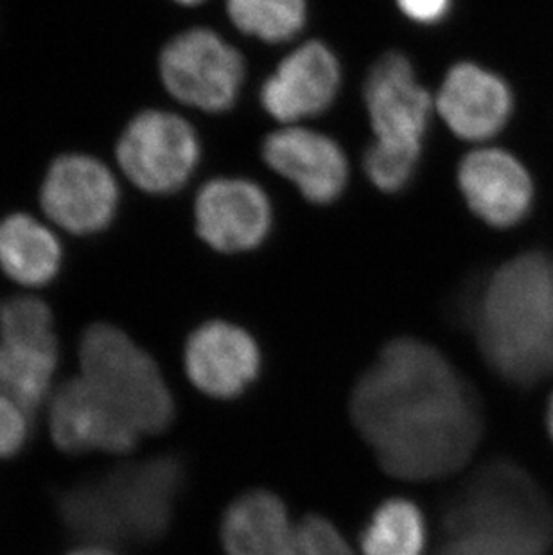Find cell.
<instances>
[{"label":"cell","instance_id":"obj_7","mask_svg":"<svg viewBox=\"0 0 553 555\" xmlns=\"http://www.w3.org/2000/svg\"><path fill=\"white\" fill-rule=\"evenodd\" d=\"M200 157L196 130L171 112H142L117 144V163L126 177L153 194L175 193L188 184Z\"/></svg>","mask_w":553,"mask_h":555},{"label":"cell","instance_id":"obj_30","mask_svg":"<svg viewBox=\"0 0 553 555\" xmlns=\"http://www.w3.org/2000/svg\"><path fill=\"white\" fill-rule=\"evenodd\" d=\"M175 2H178V4H183V5H196V4H202V2H204V0H175Z\"/></svg>","mask_w":553,"mask_h":555},{"label":"cell","instance_id":"obj_13","mask_svg":"<svg viewBox=\"0 0 553 555\" xmlns=\"http://www.w3.org/2000/svg\"><path fill=\"white\" fill-rule=\"evenodd\" d=\"M262 160L311 204H333L349 182V163L338 142L304 126L270 133L262 142Z\"/></svg>","mask_w":553,"mask_h":555},{"label":"cell","instance_id":"obj_8","mask_svg":"<svg viewBox=\"0 0 553 555\" xmlns=\"http://www.w3.org/2000/svg\"><path fill=\"white\" fill-rule=\"evenodd\" d=\"M374 144L397 152L423 155L434 100L407 54H383L369 70L363 89Z\"/></svg>","mask_w":553,"mask_h":555},{"label":"cell","instance_id":"obj_17","mask_svg":"<svg viewBox=\"0 0 553 555\" xmlns=\"http://www.w3.org/2000/svg\"><path fill=\"white\" fill-rule=\"evenodd\" d=\"M297 524L286 503L268 489L235 498L221 519L224 555H293Z\"/></svg>","mask_w":553,"mask_h":555},{"label":"cell","instance_id":"obj_6","mask_svg":"<svg viewBox=\"0 0 553 555\" xmlns=\"http://www.w3.org/2000/svg\"><path fill=\"white\" fill-rule=\"evenodd\" d=\"M245 74L243 54L207 27L180 33L160 54L167 92L183 105L210 114L229 112L237 103Z\"/></svg>","mask_w":553,"mask_h":555},{"label":"cell","instance_id":"obj_28","mask_svg":"<svg viewBox=\"0 0 553 555\" xmlns=\"http://www.w3.org/2000/svg\"><path fill=\"white\" fill-rule=\"evenodd\" d=\"M70 555H115L114 552L106 551L105 546H85L79 551H74Z\"/></svg>","mask_w":553,"mask_h":555},{"label":"cell","instance_id":"obj_16","mask_svg":"<svg viewBox=\"0 0 553 555\" xmlns=\"http://www.w3.org/2000/svg\"><path fill=\"white\" fill-rule=\"evenodd\" d=\"M512 92L498 74L473 62L449 68L435 108L462 141L486 142L497 137L512 116Z\"/></svg>","mask_w":553,"mask_h":555},{"label":"cell","instance_id":"obj_9","mask_svg":"<svg viewBox=\"0 0 553 555\" xmlns=\"http://www.w3.org/2000/svg\"><path fill=\"white\" fill-rule=\"evenodd\" d=\"M194 223L210 248L223 254L250 251L261 247L272 232V202L252 180H210L194 202Z\"/></svg>","mask_w":553,"mask_h":555},{"label":"cell","instance_id":"obj_12","mask_svg":"<svg viewBox=\"0 0 553 555\" xmlns=\"http://www.w3.org/2000/svg\"><path fill=\"white\" fill-rule=\"evenodd\" d=\"M40 202L57 227L73 234H92L114 218L119 189L105 164L87 155H65L49 169Z\"/></svg>","mask_w":553,"mask_h":555},{"label":"cell","instance_id":"obj_15","mask_svg":"<svg viewBox=\"0 0 553 555\" xmlns=\"http://www.w3.org/2000/svg\"><path fill=\"white\" fill-rule=\"evenodd\" d=\"M459 188L465 204L487 225L509 229L530 212L533 182L527 168L500 147H478L459 166Z\"/></svg>","mask_w":553,"mask_h":555},{"label":"cell","instance_id":"obj_21","mask_svg":"<svg viewBox=\"0 0 553 555\" xmlns=\"http://www.w3.org/2000/svg\"><path fill=\"white\" fill-rule=\"evenodd\" d=\"M230 21L241 33L262 42L282 43L306 26V0H227Z\"/></svg>","mask_w":553,"mask_h":555},{"label":"cell","instance_id":"obj_19","mask_svg":"<svg viewBox=\"0 0 553 555\" xmlns=\"http://www.w3.org/2000/svg\"><path fill=\"white\" fill-rule=\"evenodd\" d=\"M428 525L417 503L394 496L377 505L361 532L363 555H424Z\"/></svg>","mask_w":553,"mask_h":555},{"label":"cell","instance_id":"obj_5","mask_svg":"<svg viewBox=\"0 0 553 555\" xmlns=\"http://www.w3.org/2000/svg\"><path fill=\"white\" fill-rule=\"evenodd\" d=\"M83 377L98 388L141 435L167 430L175 399L163 372L147 352L114 325L95 324L79 346Z\"/></svg>","mask_w":553,"mask_h":555},{"label":"cell","instance_id":"obj_14","mask_svg":"<svg viewBox=\"0 0 553 555\" xmlns=\"http://www.w3.org/2000/svg\"><path fill=\"white\" fill-rule=\"evenodd\" d=\"M51 434L57 448L67 453H128L141 437L136 426L85 377L70 379L54 393Z\"/></svg>","mask_w":553,"mask_h":555},{"label":"cell","instance_id":"obj_11","mask_svg":"<svg viewBox=\"0 0 553 555\" xmlns=\"http://www.w3.org/2000/svg\"><path fill=\"white\" fill-rule=\"evenodd\" d=\"M183 363L200 392L229 401L243 396L261 376L262 352L245 327L210 320L189 336Z\"/></svg>","mask_w":553,"mask_h":555},{"label":"cell","instance_id":"obj_20","mask_svg":"<svg viewBox=\"0 0 553 555\" xmlns=\"http://www.w3.org/2000/svg\"><path fill=\"white\" fill-rule=\"evenodd\" d=\"M57 354L0 341V396L31 414L48 398Z\"/></svg>","mask_w":553,"mask_h":555},{"label":"cell","instance_id":"obj_23","mask_svg":"<svg viewBox=\"0 0 553 555\" xmlns=\"http://www.w3.org/2000/svg\"><path fill=\"white\" fill-rule=\"evenodd\" d=\"M421 157L410 153L397 152L390 147L380 146L372 142L363 157V168L374 188L383 193H399L412 184L417 173Z\"/></svg>","mask_w":553,"mask_h":555},{"label":"cell","instance_id":"obj_2","mask_svg":"<svg viewBox=\"0 0 553 555\" xmlns=\"http://www.w3.org/2000/svg\"><path fill=\"white\" fill-rule=\"evenodd\" d=\"M476 344L501 379L532 387L553 374V267L527 251L501 264L471 314Z\"/></svg>","mask_w":553,"mask_h":555},{"label":"cell","instance_id":"obj_26","mask_svg":"<svg viewBox=\"0 0 553 555\" xmlns=\"http://www.w3.org/2000/svg\"><path fill=\"white\" fill-rule=\"evenodd\" d=\"M397 5L410 21L435 26L448 16L451 0H397Z\"/></svg>","mask_w":553,"mask_h":555},{"label":"cell","instance_id":"obj_24","mask_svg":"<svg viewBox=\"0 0 553 555\" xmlns=\"http://www.w3.org/2000/svg\"><path fill=\"white\" fill-rule=\"evenodd\" d=\"M293 555H355L338 527L320 514L298 519Z\"/></svg>","mask_w":553,"mask_h":555},{"label":"cell","instance_id":"obj_3","mask_svg":"<svg viewBox=\"0 0 553 555\" xmlns=\"http://www.w3.org/2000/svg\"><path fill=\"white\" fill-rule=\"evenodd\" d=\"M183 480L185 466L175 455L128 464L63 494L62 518L83 540L146 545L169 529Z\"/></svg>","mask_w":553,"mask_h":555},{"label":"cell","instance_id":"obj_27","mask_svg":"<svg viewBox=\"0 0 553 555\" xmlns=\"http://www.w3.org/2000/svg\"><path fill=\"white\" fill-rule=\"evenodd\" d=\"M435 555H486L481 554L480 551H476L473 546L467 545V543H462V541L456 540H448V538H442L440 540V546L435 552Z\"/></svg>","mask_w":553,"mask_h":555},{"label":"cell","instance_id":"obj_25","mask_svg":"<svg viewBox=\"0 0 553 555\" xmlns=\"http://www.w3.org/2000/svg\"><path fill=\"white\" fill-rule=\"evenodd\" d=\"M29 437L26 410L0 396V459L15 456Z\"/></svg>","mask_w":553,"mask_h":555},{"label":"cell","instance_id":"obj_4","mask_svg":"<svg viewBox=\"0 0 553 555\" xmlns=\"http://www.w3.org/2000/svg\"><path fill=\"white\" fill-rule=\"evenodd\" d=\"M442 538L487 555H546L553 546V508L522 467L489 462L443 508Z\"/></svg>","mask_w":553,"mask_h":555},{"label":"cell","instance_id":"obj_1","mask_svg":"<svg viewBox=\"0 0 553 555\" xmlns=\"http://www.w3.org/2000/svg\"><path fill=\"white\" fill-rule=\"evenodd\" d=\"M350 420L383 472L432 482L460 472L484 434L480 399L437 347L402 336L350 393Z\"/></svg>","mask_w":553,"mask_h":555},{"label":"cell","instance_id":"obj_29","mask_svg":"<svg viewBox=\"0 0 553 555\" xmlns=\"http://www.w3.org/2000/svg\"><path fill=\"white\" fill-rule=\"evenodd\" d=\"M546 421H549V431L552 435L553 440V396L549 403V414H546Z\"/></svg>","mask_w":553,"mask_h":555},{"label":"cell","instance_id":"obj_10","mask_svg":"<svg viewBox=\"0 0 553 555\" xmlns=\"http://www.w3.org/2000/svg\"><path fill=\"white\" fill-rule=\"evenodd\" d=\"M339 87L338 56L324 42L311 40L276 65L261 85L259 101L276 122L293 126L330 111Z\"/></svg>","mask_w":553,"mask_h":555},{"label":"cell","instance_id":"obj_22","mask_svg":"<svg viewBox=\"0 0 553 555\" xmlns=\"http://www.w3.org/2000/svg\"><path fill=\"white\" fill-rule=\"evenodd\" d=\"M0 341L57 354L51 309L35 297L5 300L0 306Z\"/></svg>","mask_w":553,"mask_h":555},{"label":"cell","instance_id":"obj_18","mask_svg":"<svg viewBox=\"0 0 553 555\" xmlns=\"http://www.w3.org/2000/svg\"><path fill=\"white\" fill-rule=\"evenodd\" d=\"M62 264V247L48 227L27 215L0 223V267L24 286L51 283Z\"/></svg>","mask_w":553,"mask_h":555}]
</instances>
